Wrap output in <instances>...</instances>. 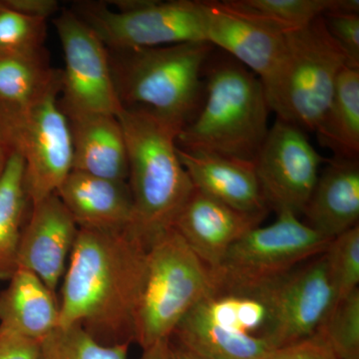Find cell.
I'll return each mask as SVG.
<instances>
[{
	"label": "cell",
	"instance_id": "obj_13",
	"mask_svg": "<svg viewBox=\"0 0 359 359\" xmlns=\"http://www.w3.org/2000/svg\"><path fill=\"white\" fill-rule=\"evenodd\" d=\"M207 40L261 79L264 90L275 81L287 53L289 30L229 1H203Z\"/></svg>",
	"mask_w": 359,
	"mask_h": 359
},
{
	"label": "cell",
	"instance_id": "obj_5",
	"mask_svg": "<svg viewBox=\"0 0 359 359\" xmlns=\"http://www.w3.org/2000/svg\"><path fill=\"white\" fill-rule=\"evenodd\" d=\"M287 53L275 81L264 90L278 119L316 132L323 121L340 71L353 65L330 36L323 16L289 30Z\"/></svg>",
	"mask_w": 359,
	"mask_h": 359
},
{
	"label": "cell",
	"instance_id": "obj_1",
	"mask_svg": "<svg viewBox=\"0 0 359 359\" xmlns=\"http://www.w3.org/2000/svg\"><path fill=\"white\" fill-rule=\"evenodd\" d=\"M148 248L129 231L79 229L61 282L58 327L107 346L131 344Z\"/></svg>",
	"mask_w": 359,
	"mask_h": 359
},
{
	"label": "cell",
	"instance_id": "obj_20",
	"mask_svg": "<svg viewBox=\"0 0 359 359\" xmlns=\"http://www.w3.org/2000/svg\"><path fill=\"white\" fill-rule=\"evenodd\" d=\"M66 117L72 138V171L128 182L126 141L117 116L86 113Z\"/></svg>",
	"mask_w": 359,
	"mask_h": 359
},
{
	"label": "cell",
	"instance_id": "obj_28",
	"mask_svg": "<svg viewBox=\"0 0 359 359\" xmlns=\"http://www.w3.org/2000/svg\"><path fill=\"white\" fill-rule=\"evenodd\" d=\"M323 256L337 304L359 289V224L332 238Z\"/></svg>",
	"mask_w": 359,
	"mask_h": 359
},
{
	"label": "cell",
	"instance_id": "obj_30",
	"mask_svg": "<svg viewBox=\"0 0 359 359\" xmlns=\"http://www.w3.org/2000/svg\"><path fill=\"white\" fill-rule=\"evenodd\" d=\"M330 36L359 67V11H335L323 16Z\"/></svg>",
	"mask_w": 359,
	"mask_h": 359
},
{
	"label": "cell",
	"instance_id": "obj_17",
	"mask_svg": "<svg viewBox=\"0 0 359 359\" xmlns=\"http://www.w3.org/2000/svg\"><path fill=\"white\" fill-rule=\"evenodd\" d=\"M61 84L62 70L51 66L49 56H0V132L11 147L14 134L33 108L52 94H60Z\"/></svg>",
	"mask_w": 359,
	"mask_h": 359
},
{
	"label": "cell",
	"instance_id": "obj_34",
	"mask_svg": "<svg viewBox=\"0 0 359 359\" xmlns=\"http://www.w3.org/2000/svg\"><path fill=\"white\" fill-rule=\"evenodd\" d=\"M140 359H172L171 339L162 340L143 349Z\"/></svg>",
	"mask_w": 359,
	"mask_h": 359
},
{
	"label": "cell",
	"instance_id": "obj_2",
	"mask_svg": "<svg viewBox=\"0 0 359 359\" xmlns=\"http://www.w3.org/2000/svg\"><path fill=\"white\" fill-rule=\"evenodd\" d=\"M128 154V184L134 203L129 231L146 247L173 228L194 191L178 155L181 128L141 108H123L117 116Z\"/></svg>",
	"mask_w": 359,
	"mask_h": 359
},
{
	"label": "cell",
	"instance_id": "obj_29",
	"mask_svg": "<svg viewBox=\"0 0 359 359\" xmlns=\"http://www.w3.org/2000/svg\"><path fill=\"white\" fill-rule=\"evenodd\" d=\"M339 359H359V289L334 304L318 328Z\"/></svg>",
	"mask_w": 359,
	"mask_h": 359
},
{
	"label": "cell",
	"instance_id": "obj_16",
	"mask_svg": "<svg viewBox=\"0 0 359 359\" xmlns=\"http://www.w3.org/2000/svg\"><path fill=\"white\" fill-rule=\"evenodd\" d=\"M56 195L79 229L124 231L133 222L134 203L128 182L72 171Z\"/></svg>",
	"mask_w": 359,
	"mask_h": 359
},
{
	"label": "cell",
	"instance_id": "obj_31",
	"mask_svg": "<svg viewBox=\"0 0 359 359\" xmlns=\"http://www.w3.org/2000/svg\"><path fill=\"white\" fill-rule=\"evenodd\" d=\"M268 359H339L325 337L316 330L311 337L273 349Z\"/></svg>",
	"mask_w": 359,
	"mask_h": 359
},
{
	"label": "cell",
	"instance_id": "obj_15",
	"mask_svg": "<svg viewBox=\"0 0 359 359\" xmlns=\"http://www.w3.org/2000/svg\"><path fill=\"white\" fill-rule=\"evenodd\" d=\"M195 188V187H194ZM268 212H245L194 189L173 228L210 271L219 266L229 249Z\"/></svg>",
	"mask_w": 359,
	"mask_h": 359
},
{
	"label": "cell",
	"instance_id": "obj_27",
	"mask_svg": "<svg viewBox=\"0 0 359 359\" xmlns=\"http://www.w3.org/2000/svg\"><path fill=\"white\" fill-rule=\"evenodd\" d=\"M47 21L34 20L9 8L0 0V56L39 58L45 48Z\"/></svg>",
	"mask_w": 359,
	"mask_h": 359
},
{
	"label": "cell",
	"instance_id": "obj_26",
	"mask_svg": "<svg viewBox=\"0 0 359 359\" xmlns=\"http://www.w3.org/2000/svg\"><path fill=\"white\" fill-rule=\"evenodd\" d=\"M129 347L101 344L79 327H57L40 341L39 359H128Z\"/></svg>",
	"mask_w": 359,
	"mask_h": 359
},
{
	"label": "cell",
	"instance_id": "obj_21",
	"mask_svg": "<svg viewBox=\"0 0 359 359\" xmlns=\"http://www.w3.org/2000/svg\"><path fill=\"white\" fill-rule=\"evenodd\" d=\"M58 321L57 295L32 271L18 268L0 292V327L40 342Z\"/></svg>",
	"mask_w": 359,
	"mask_h": 359
},
{
	"label": "cell",
	"instance_id": "obj_7",
	"mask_svg": "<svg viewBox=\"0 0 359 359\" xmlns=\"http://www.w3.org/2000/svg\"><path fill=\"white\" fill-rule=\"evenodd\" d=\"M257 226L238 240L211 271L214 292H256L320 256L330 241L292 212Z\"/></svg>",
	"mask_w": 359,
	"mask_h": 359
},
{
	"label": "cell",
	"instance_id": "obj_32",
	"mask_svg": "<svg viewBox=\"0 0 359 359\" xmlns=\"http://www.w3.org/2000/svg\"><path fill=\"white\" fill-rule=\"evenodd\" d=\"M39 344L0 327V359H39Z\"/></svg>",
	"mask_w": 359,
	"mask_h": 359
},
{
	"label": "cell",
	"instance_id": "obj_23",
	"mask_svg": "<svg viewBox=\"0 0 359 359\" xmlns=\"http://www.w3.org/2000/svg\"><path fill=\"white\" fill-rule=\"evenodd\" d=\"M323 145L337 157L358 159L359 67L346 65L340 71L332 101L314 132Z\"/></svg>",
	"mask_w": 359,
	"mask_h": 359
},
{
	"label": "cell",
	"instance_id": "obj_14",
	"mask_svg": "<svg viewBox=\"0 0 359 359\" xmlns=\"http://www.w3.org/2000/svg\"><path fill=\"white\" fill-rule=\"evenodd\" d=\"M79 228L56 194L32 204L18 250V268L57 295Z\"/></svg>",
	"mask_w": 359,
	"mask_h": 359
},
{
	"label": "cell",
	"instance_id": "obj_3",
	"mask_svg": "<svg viewBox=\"0 0 359 359\" xmlns=\"http://www.w3.org/2000/svg\"><path fill=\"white\" fill-rule=\"evenodd\" d=\"M205 92L197 114L177 137L178 148L255 163L269 130L261 79L231 58L210 67Z\"/></svg>",
	"mask_w": 359,
	"mask_h": 359
},
{
	"label": "cell",
	"instance_id": "obj_33",
	"mask_svg": "<svg viewBox=\"0 0 359 359\" xmlns=\"http://www.w3.org/2000/svg\"><path fill=\"white\" fill-rule=\"evenodd\" d=\"M6 6L16 13L34 18L47 21L52 16L60 13V6L56 0H2Z\"/></svg>",
	"mask_w": 359,
	"mask_h": 359
},
{
	"label": "cell",
	"instance_id": "obj_19",
	"mask_svg": "<svg viewBox=\"0 0 359 359\" xmlns=\"http://www.w3.org/2000/svg\"><path fill=\"white\" fill-rule=\"evenodd\" d=\"M302 214L304 223L328 241L358 226V159L328 161Z\"/></svg>",
	"mask_w": 359,
	"mask_h": 359
},
{
	"label": "cell",
	"instance_id": "obj_11",
	"mask_svg": "<svg viewBox=\"0 0 359 359\" xmlns=\"http://www.w3.org/2000/svg\"><path fill=\"white\" fill-rule=\"evenodd\" d=\"M323 162L325 158L299 127L278 118L255 161L257 181L268 207L278 214H302Z\"/></svg>",
	"mask_w": 359,
	"mask_h": 359
},
{
	"label": "cell",
	"instance_id": "obj_9",
	"mask_svg": "<svg viewBox=\"0 0 359 359\" xmlns=\"http://www.w3.org/2000/svg\"><path fill=\"white\" fill-rule=\"evenodd\" d=\"M65 54L59 105L66 116L123 109L116 93L109 53L102 40L70 8L53 20Z\"/></svg>",
	"mask_w": 359,
	"mask_h": 359
},
{
	"label": "cell",
	"instance_id": "obj_35",
	"mask_svg": "<svg viewBox=\"0 0 359 359\" xmlns=\"http://www.w3.org/2000/svg\"><path fill=\"white\" fill-rule=\"evenodd\" d=\"M13 152V148L11 147L4 134L0 132V180L6 172L7 164Z\"/></svg>",
	"mask_w": 359,
	"mask_h": 359
},
{
	"label": "cell",
	"instance_id": "obj_8",
	"mask_svg": "<svg viewBox=\"0 0 359 359\" xmlns=\"http://www.w3.org/2000/svg\"><path fill=\"white\" fill-rule=\"evenodd\" d=\"M70 9L108 49L208 42L204 7L198 0H146L126 13L113 11L106 1H77Z\"/></svg>",
	"mask_w": 359,
	"mask_h": 359
},
{
	"label": "cell",
	"instance_id": "obj_4",
	"mask_svg": "<svg viewBox=\"0 0 359 359\" xmlns=\"http://www.w3.org/2000/svg\"><path fill=\"white\" fill-rule=\"evenodd\" d=\"M215 46L207 41L108 49L123 108H141L183 129L202 105V73Z\"/></svg>",
	"mask_w": 359,
	"mask_h": 359
},
{
	"label": "cell",
	"instance_id": "obj_25",
	"mask_svg": "<svg viewBox=\"0 0 359 359\" xmlns=\"http://www.w3.org/2000/svg\"><path fill=\"white\" fill-rule=\"evenodd\" d=\"M287 30L297 29L335 11H359L358 0H233Z\"/></svg>",
	"mask_w": 359,
	"mask_h": 359
},
{
	"label": "cell",
	"instance_id": "obj_10",
	"mask_svg": "<svg viewBox=\"0 0 359 359\" xmlns=\"http://www.w3.org/2000/svg\"><path fill=\"white\" fill-rule=\"evenodd\" d=\"M252 292L266 306L263 337L273 349L311 337L334 304L323 252Z\"/></svg>",
	"mask_w": 359,
	"mask_h": 359
},
{
	"label": "cell",
	"instance_id": "obj_6",
	"mask_svg": "<svg viewBox=\"0 0 359 359\" xmlns=\"http://www.w3.org/2000/svg\"><path fill=\"white\" fill-rule=\"evenodd\" d=\"M212 292L210 269L170 229L148 248L134 342L145 349L171 339L184 316Z\"/></svg>",
	"mask_w": 359,
	"mask_h": 359
},
{
	"label": "cell",
	"instance_id": "obj_24",
	"mask_svg": "<svg viewBox=\"0 0 359 359\" xmlns=\"http://www.w3.org/2000/svg\"><path fill=\"white\" fill-rule=\"evenodd\" d=\"M30 208L25 164L14 151L0 180V282H8L18 271V245Z\"/></svg>",
	"mask_w": 359,
	"mask_h": 359
},
{
	"label": "cell",
	"instance_id": "obj_22",
	"mask_svg": "<svg viewBox=\"0 0 359 359\" xmlns=\"http://www.w3.org/2000/svg\"><path fill=\"white\" fill-rule=\"evenodd\" d=\"M173 337L199 359H268L273 351L263 337L210 323L192 311L180 321Z\"/></svg>",
	"mask_w": 359,
	"mask_h": 359
},
{
	"label": "cell",
	"instance_id": "obj_18",
	"mask_svg": "<svg viewBox=\"0 0 359 359\" xmlns=\"http://www.w3.org/2000/svg\"><path fill=\"white\" fill-rule=\"evenodd\" d=\"M178 155L194 187L212 199L245 212H268L257 181L255 163L209 153Z\"/></svg>",
	"mask_w": 359,
	"mask_h": 359
},
{
	"label": "cell",
	"instance_id": "obj_36",
	"mask_svg": "<svg viewBox=\"0 0 359 359\" xmlns=\"http://www.w3.org/2000/svg\"><path fill=\"white\" fill-rule=\"evenodd\" d=\"M171 358L172 359H199L184 349L178 344H173L171 341Z\"/></svg>",
	"mask_w": 359,
	"mask_h": 359
},
{
	"label": "cell",
	"instance_id": "obj_12",
	"mask_svg": "<svg viewBox=\"0 0 359 359\" xmlns=\"http://www.w3.org/2000/svg\"><path fill=\"white\" fill-rule=\"evenodd\" d=\"M59 95L52 94L35 106L11 140L23 159L32 204L56 194L73 170L69 122Z\"/></svg>",
	"mask_w": 359,
	"mask_h": 359
}]
</instances>
